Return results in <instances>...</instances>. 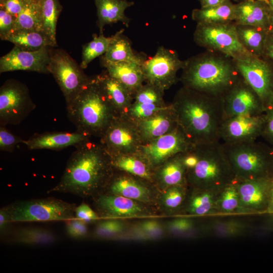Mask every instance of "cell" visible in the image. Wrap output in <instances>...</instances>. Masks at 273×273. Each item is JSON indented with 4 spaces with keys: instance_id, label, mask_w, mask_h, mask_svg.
Segmentation results:
<instances>
[{
    "instance_id": "cell-37",
    "label": "cell",
    "mask_w": 273,
    "mask_h": 273,
    "mask_svg": "<svg viewBox=\"0 0 273 273\" xmlns=\"http://www.w3.org/2000/svg\"><path fill=\"white\" fill-rule=\"evenodd\" d=\"M38 4L43 32L56 47L57 23L62 7L59 0H41Z\"/></svg>"
},
{
    "instance_id": "cell-32",
    "label": "cell",
    "mask_w": 273,
    "mask_h": 273,
    "mask_svg": "<svg viewBox=\"0 0 273 273\" xmlns=\"http://www.w3.org/2000/svg\"><path fill=\"white\" fill-rule=\"evenodd\" d=\"M110 156L115 170L126 172L153 183L154 169L140 153Z\"/></svg>"
},
{
    "instance_id": "cell-18",
    "label": "cell",
    "mask_w": 273,
    "mask_h": 273,
    "mask_svg": "<svg viewBox=\"0 0 273 273\" xmlns=\"http://www.w3.org/2000/svg\"><path fill=\"white\" fill-rule=\"evenodd\" d=\"M49 48L46 47L30 51L15 46L8 53L1 58L0 73L23 70L49 74Z\"/></svg>"
},
{
    "instance_id": "cell-8",
    "label": "cell",
    "mask_w": 273,
    "mask_h": 273,
    "mask_svg": "<svg viewBox=\"0 0 273 273\" xmlns=\"http://www.w3.org/2000/svg\"><path fill=\"white\" fill-rule=\"evenodd\" d=\"M195 42L207 50L221 53L234 60L251 55L240 43L234 22L197 24L193 34Z\"/></svg>"
},
{
    "instance_id": "cell-38",
    "label": "cell",
    "mask_w": 273,
    "mask_h": 273,
    "mask_svg": "<svg viewBox=\"0 0 273 273\" xmlns=\"http://www.w3.org/2000/svg\"><path fill=\"white\" fill-rule=\"evenodd\" d=\"M124 31V29H121L110 37L105 36L103 33H100L98 36L94 34L93 39L82 48L80 66L83 69H85L94 59L103 55L111 43L123 34Z\"/></svg>"
},
{
    "instance_id": "cell-4",
    "label": "cell",
    "mask_w": 273,
    "mask_h": 273,
    "mask_svg": "<svg viewBox=\"0 0 273 273\" xmlns=\"http://www.w3.org/2000/svg\"><path fill=\"white\" fill-rule=\"evenodd\" d=\"M66 110L68 119L77 131L100 139L118 115L95 77L66 104Z\"/></svg>"
},
{
    "instance_id": "cell-3",
    "label": "cell",
    "mask_w": 273,
    "mask_h": 273,
    "mask_svg": "<svg viewBox=\"0 0 273 273\" xmlns=\"http://www.w3.org/2000/svg\"><path fill=\"white\" fill-rule=\"evenodd\" d=\"M241 78L233 59L207 50L185 60L179 79L183 86L221 98Z\"/></svg>"
},
{
    "instance_id": "cell-45",
    "label": "cell",
    "mask_w": 273,
    "mask_h": 273,
    "mask_svg": "<svg viewBox=\"0 0 273 273\" xmlns=\"http://www.w3.org/2000/svg\"><path fill=\"white\" fill-rule=\"evenodd\" d=\"M144 231L148 240H156L162 237L164 228L157 221L154 219L144 220L139 224Z\"/></svg>"
},
{
    "instance_id": "cell-40",
    "label": "cell",
    "mask_w": 273,
    "mask_h": 273,
    "mask_svg": "<svg viewBox=\"0 0 273 273\" xmlns=\"http://www.w3.org/2000/svg\"><path fill=\"white\" fill-rule=\"evenodd\" d=\"M16 30H33L43 32L38 3L27 0L25 8L15 19L12 31Z\"/></svg>"
},
{
    "instance_id": "cell-23",
    "label": "cell",
    "mask_w": 273,
    "mask_h": 273,
    "mask_svg": "<svg viewBox=\"0 0 273 273\" xmlns=\"http://www.w3.org/2000/svg\"><path fill=\"white\" fill-rule=\"evenodd\" d=\"M90 136L78 131H50L35 133L23 144L30 150L49 149L59 151L89 140Z\"/></svg>"
},
{
    "instance_id": "cell-57",
    "label": "cell",
    "mask_w": 273,
    "mask_h": 273,
    "mask_svg": "<svg viewBox=\"0 0 273 273\" xmlns=\"http://www.w3.org/2000/svg\"><path fill=\"white\" fill-rule=\"evenodd\" d=\"M267 1L269 9L270 23L272 30H273V0Z\"/></svg>"
},
{
    "instance_id": "cell-61",
    "label": "cell",
    "mask_w": 273,
    "mask_h": 273,
    "mask_svg": "<svg viewBox=\"0 0 273 273\" xmlns=\"http://www.w3.org/2000/svg\"><path fill=\"white\" fill-rule=\"evenodd\" d=\"M242 1H246V0H242Z\"/></svg>"
},
{
    "instance_id": "cell-53",
    "label": "cell",
    "mask_w": 273,
    "mask_h": 273,
    "mask_svg": "<svg viewBox=\"0 0 273 273\" xmlns=\"http://www.w3.org/2000/svg\"><path fill=\"white\" fill-rule=\"evenodd\" d=\"M265 214L267 215L263 221L261 229L266 231H273V213Z\"/></svg>"
},
{
    "instance_id": "cell-30",
    "label": "cell",
    "mask_w": 273,
    "mask_h": 273,
    "mask_svg": "<svg viewBox=\"0 0 273 273\" xmlns=\"http://www.w3.org/2000/svg\"><path fill=\"white\" fill-rule=\"evenodd\" d=\"M97 8V23L100 33H103L106 25L122 23L126 27L129 25L130 19L126 16V10L134 3L127 0H94Z\"/></svg>"
},
{
    "instance_id": "cell-15",
    "label": "cell",
    "mask_w": 273,
    "mask_h": 273,
    "mask_svg": "<svg viewBox=\"0 0 273 273\" xmlns=\"http://www.w3.org/2000/svg\"><path fill=\"white\" fill-rule=\"evenodd\" d=\"M224 118L258 115L266 111L260 98L242 78L221 98Z\"/></svg>"
},
{
    "instance_id": "cell-49",
    "label": "cell",
    "mask_w": 273,
    "mask_h": 273,
    "mask_svg": "<svg viewBox=\"0 0 273 273\" xmlns=\"http://www.w3.org/2000/svg\"><path fill=\"white\" fill-rule=\"evenodd\" d=\"M27 0H4L0 2V7L15 17H17L23 11Z\"/></svg>"
},
{
    "instance_id": "cell-60",
    "label": "cell",
    "mask_w": 273,
    "mask_h": 273,
    "mask_svg": "<svg viewBox=\"0 0 273 273\" xmlns=\"http://www.w3.org/2000/svg\"><path fill=\"white\" fill-rule=\"evenodd\" d=\"M4 0H0V2H2V1H3Z\"/></svg>"
},
{
    "instance_id": "cell-14",
    "label": "cell",
    "mask_w": 273,
    "mask_h": 273,
    "mask_svg": "<svg viewBox=\"0 0 273 273\" xmlns=\"http://www.w3.org/2000/svg\"><path fill=\"white\" fill-rule=\"evenodd\" d=\"M193 145L178 126L172 131L143 144L138 153L154 169L170 158L188 151Z\"/></svg>"
},
{
    "instance_id": "cell-12",
    "label": "cell",
    "mask_w": 273,
    "mask_h": 273,
    "mask_svg": "<svg viewBox=\"0 0 273 273\" xmlns=\"http://www.w3.org/2000/svg\"><path fill=\"white\" fill-rule=\"evenodd\" d=\"M100 139L110 155L137 153L143 144L136 122L126 114L116 116Z\"/></svg>"
},
{
    "instance_id": "cell-21",
    "label": "cell",
    "mask_w": 273,
    "mask_h": 273,
    "mask_svg": "<svg viewBox=\"0 0 273 273\" xmlns=\"http://www.w3.org/2000/svg\"><path fill=\"white\" fill-rule=\"evenodd\" d=\"M164 92L157 86L146 82L135 94L127 115L136 121L164 108L168 105L164 99Z\"/></svg>"
},
{
    "instance_id": "cell-55",
    "label": "cell",
    "mask_w": 273,
    "mask_h": 273,
    "mask_svg": "<svg viewBox=\"0 0 273 273\" xmlns=\"http://www.w3.org/2000/svg\"><path fill=\"white\" fill-rule=\"evenodd\" d=\"M201 8L212 7L221 4L230 0H198Z\"/></svg>"
},
{
    "instance_id": "cell-41",
    "label": "cell",
    "mask_w": 273,
    "mask_h": 273,
    "mask_svg": "<svg viewBox=\"0 0 273 273\" xmlns=\"http://www.w3.org/2000/svg\"><path fill=\"white\" fill-rule=\"evenodd\" d=\"M239 196L235 180L221 191L216 204L217 215L238 214Z\"/></svg>"
},
{
    "instance_id": "cell-16",
    "label": "cell",
    "mask_w": 273,
    "mask_h": 273,
    "mask_svg": "<svg viewBox=\"0 0 273 273\" xmlns=\"http://www.w3.org/2000/svg\"><path fill=\"white\" fill-rule=\"evenodd\" d=\"M93 198L96 212L103 218L118 219L154 215L147 204L122 196L102 193Z\"/></svg>"
},
{
    "instance_id": "cell-58",
    "label": "cell",
    "mask_w": 273,
    "mask_h": 273,
    "mask_svg": "<svg viewBox=\"0 0 273 273\" xmlns=\"http://www.w3.org/2000/svg\"><path fill=\"white\" fill-rule=\"evenodd\" d=\"M271 169H272V175L273 178V146L271 147Z\"/></svg>"
},
{
    "instance_id": "cell-26",
    "label": "cell",
    "mask_w": 273,
    "mask_h": 273,
    "mask_svg": "<svg viewBox=\"0 0 273 273\" xmlns=\"http://www.w3.org/2000/svg\"><path fill=\"white\" fill-rule=\"evenodd\" d=\"M181 153L178 154L154 169L153 183L162 191L174 186H187V169Z\"/></svg>"
},
{
    "instance_id": "cell-51",
    "label": "cell",
    "mask_w": 273,
    "mask_h": 273,
    "mask_svg": "<svg viewBox=\"0 0 273 273\" xmlns=\"http://www.w3.org/2000/svg\"><path fill=\"white\" fill-rule=\"evenodd\" d=\"M12 222L6 206L0 209V236L2 239L10 231V225Z\"/></svg>"
},
{
    "instance_id": "cell-11",
    "label": "cell",
    "mask_w": 273,
    "mask_h": 273,
    "mask_svg": "<svg viewBox=\"0 0 273 273\" xmlns=\"http://www.w3.org/2000/svg\"><path fill=\"white\" fill-rule=\"evenodd\" d=\"M185 63L176 51L160 46L155 54L147 58L141 65L145 82L165 91L176 83L177 73Z\"/></svg>"
},
{
    "instance_id": "cell-39",
    "label": "cell",
    "mask_w": 273,
    "mask_h": 273,
    "mask_svg": "<svg viewBox=\"0 0 273 273\" xmlns=\"http://www.w3.org/2000/svg\"><path fill=\"white\" fill-rule=\"evenodd\" d=\"M188 188L187 186H174L162 191L158 200L162 209L168 214L181 211L187 197Z\"/></svg>"
},
{
    "instance_id": "cell-56",
    "label": "cell",
    "mask_w": 273,
    "mask_h": 273,
    "mask_svg": "<svg viewBox=\"0 0 273 273\" xmlns=\"http://www.w3.org/2000/svg\"><path fill=\"white\" fill-rule=\"evenodd\" d=\"M270 213H273V178L269 188L268 195V203L265 214Z\"/></svg>"
},
{
    "instance_id": "cell-36",
    "label": "cell",
    "mask_w": 273,
    "mask_h": 273,
    "mask_svg": "<svg viewBox=\"0 0 273 273\" xmlns=\"http://www.w3.org/2000/svg\"><path fill=\"white\" fill-rule=\"evenodd\" d=\"M4 40L10 41L15 46L25 51H33L43 47H55L53 42L43 32L38 31L13 30Z\"/></svg>"
},
{
    "instance_id": "cell-24",
    "label": "cell",
    "mask_w": 273,
    "mask_h": 273,
    "mask_svg": "<svg viewBox=\"0 0 273 273\" xmlns=\"http://www.w3.org/2000/svg\"><path fill=\"white\" fill-rule=\"evenodd\" d=\"M234 23L272 30L267 0H246L236 4Z\"/></svg>"
},
{
    "instance_id": "cell-6",
    "label": "cell",
    "mask_w": 273,
    "mask_h": 273,
    "mask_svg": "<svg viewBox=\"0 0 273 273\" xmlns=\"http://www.w3.org/2000/svg\"><path fill=\"white\" fill-rule=\"evenodd\" d=\"M237 181L271 177V147L255 141L221 143Z\"/></svg>"
},
{
    "instance_id": "cell-19",
    "label": "cell",
    "mask_w": 273,
    "mask_h": 273,
    "mask_svg": "<svg viewBox=\"0 0 273 273\" xmlns=\"http://www.w3.org/2000/svg\"><path fill=\"white\" fill-rule=\"evenodd\" d=\"M272 178L236 181L239 196L238 214H265Z\"/></svg>"
},
{
    "instance_id": "cell-29",
    "label": "cell",
    "mask_w": 273,
    "mask_h": 273,
    "mask_svg": "<svg viewBox=\"0 0 273 273\" xmlns=\"http://www.w3.org/2000/svg\"><path fill=\"white\" fill-rule=\"evenodd\" d=\"M2 239L6 243L26 246L50 245L58 237L49 229L39 226H25L10 230Z\"/></svg>"
},
{
    "instance_id": "cell-50",
    "label": "cell",
    "mask_w": 273,
    "mask_h": 273,
    "mask_svg": "<svg viewBox=\"0 0 273 273\" xmlns=\"http://www.w3.org/2000/svg\"><path fill=\"white\" fill-rule=\"evenodd\" d=\"M108 233V239H113L123 232L124 224L117 218H107L104 220Z\"/></svg>"
},
{
    "instance_id": "cell-20",
    "label": "cell",
    "mask_w": 273,
    "mask_h": 273,
    "mask_svg": "<svg viewBox=\"0 0 273 273\" xmlns=\"http://www.w3.org/2000/svg\"><path fill=\"white\" fill-rule=\"evenodd\" d=\"M150 184L153 183L114 169L102 193L122 196L148 204L154 198Z\"/></svg>"
},
{
    "instance_id": "cell-28",
    "label": "cell",
    "mask_w": 273,
    "mask_h": 273,
    "mask_svg": "<svg viewBox=\"0 0 273 273\" xmlns=\"http://www.w3.org/2000/svg\"><path fill=\"white\" fill-rule=\"evenodd\" d=\"M107 72L135 95L145 82L141 64L131 62L101 61Z\"/></svg>"
},
{
    "instance_id": "cell-44",
    "label": "cell",
    "mask_w": 273,
    "mask_h": 273,
    "mask_svg": "<svg viewBox=\"0 0 273 273\" xmlns=\"http://www.w3.org/2000/svg\"><path fill=\"white\" fill-rule=\"evenodd\" d=\"M25 140L17 136L6 127L0 125V150L12 152L18 144L23 143Z\"/></svg>"
},
{
    "instance_id": "cell-34",
    "label": "cell",
    "mask_w": 273,
    "mask_h": 273,
    "mask_svg": "<svg viewBox=\"0 0 273 273\" xmlns=\"http://www.w3.org/2000/svg\"><path fill=\"white\" fill-rule=\"evenodd\" d=\"M147 58L144 54L133 50L128 38L122 34L111 43L106 52L102 56L101 61L131 62L142 65Z\"/></svg>"
},
{
    "instance_id": "cell-10",
    "label": "cell",
    "mask_w": 273,
    "mask_h": 273,
    "mask_svg": "<svg viewBox=\"0 0 273 273\" xmlns=\"http://www.w3.org/2000/svg\"><path fill=\"white\" fill-rule=\"evenodd\" d=\"M36 108L27 86L10 79L0 88V125H18Z\"/></svg>"
},
{
    "instance_id": "cell-54",
    "label": "cell",
    "mask_w": 273,
    "mask_h": 273,
    "mask_svg": "<svg viewBox=\"0 0 273 273\" xmlns=\"http://www.w3.org/2000/svg\"><path fill=\"white\" fill-rule=\"evenodd\" d=\"M132 231V235L136 239L143 241L148 240L146 234L139 224L134 227Z\"/></svg>"
},
{
    "instance_id": "cell-1",
    "label": "cell",
    "mask_w": 273,
    "mask_h": 273,
    "mask_svg": "<svg viewBox=\"0 0 273 273\" xmlns=\"http://www.w3.org/2000/svg\"><path fill=\"white\" fill-rule=\"evenodd\" d=\"M58 183L49 190L85 198L103 191L114 169L110 155L100 143L90 139L76 146Z\"/></svg>"
},
{
    "instance_id": "cell-2",
    "label": "cell",
    "mask_w": 273,
    "mask_h": 273,
    "mask_svg": "<svg viewBox=\"0 0 273 273\" xmlns=\"http://www.w3.org/2000/svg\"><path fill=\"white\" fill-rule=\"evenodd\" d=\"M171 104L179 127L192 144L219 142L220 127L224 119L221 98L183 86Z\"/></svg>"
},
{
    "instance_id": "cell-52",
    "label": "cell",
    "mask_w": 273,
    "mask_h": 273,
    "mask_svg": "<svg viewBox=\"0 0 273 273\" xmlns=\"http://www.w3.org/2000/svg\"><path fill=\"white\" fill-rule=\"evenodd\" d=\"M273 65V30L268 32L262 57Z\"/></svg>"
},
{
    "instance_id": "cell-48",
    "label": "cell",
    "mask_w": 273,
    "mask_h": 273,
    "mask_svg": "<svg viewBox=\"0 0 273 273\" xmlns=\"http://www.w3.org/2000/svg\"><path fill=\"white\" fill-rule=\"evenodd\" d=\"M265 120L261 136L273 145V105L264 113Z\"/></svg>"
},
{
    "instance_id": "cell-59",
    "label": "cell",
    "mask_w": 273,
    "mask_h": 273,
    "mask_svg": "<svg viewBox=\"0 0 273 273\" xmlns=\"http://www.w3.org/2000/svg\"><path fill=\"white\" fill-rule=\"evenodd\" d=\"M29 1L33 3H39L41 0H29Z\"/></svg>"
},
{
    "instance_id": "cell-27",
    "label": "cell",
    "mask_w": 273,
    "mask_h": 273,
    "mask_svg": "<svg viewBox=\"0 0 273 273\" xmlns=\"http://www.w3.org/2000/svg\"><path fill=\"white\" fill-rule=\"evenodd\" d=\"M221 190L189 188L181 211L192 217L217 215L216 201Z\"/></svg>"
},
{
    "instance_id": "cell-46",
    "label": "cell",
    "mask_w": 273,
    "mask_h": 273,
    "mask_svg": "<svg viewBox=\"0 0 273 273\" xmlns=\"http://www.w3.org/2000/svg\"><path fill=\"white\" fill-rule=\"evenodd\" d=\"M75 217L87 224L99 220L100 216L88 204L82 202L75 208Z\"/></svg>"
},
{
    "instance_id": "cell-31",
    "label": "cell",
    "mask_w": 273,
    "mask_h": 273,
    "mask_svg": "<svg viewBox=\"0 0 273 273\" xmlns=\"http://www.w3.org/2000/svg\"><path fill=\"white\" fill-rule=\"evenodd\" d=\"M204 235L218 238H236L245 236L253 231V226L239 219H215L202 225Z\"/></svg>"
},
{
    "instance_id": "cell-47",
    "label": "cell",
    "mask_w": 273,
    "mask_h": 273,
    "mask_svg": "<svg viewBox=\"0 0 273 273\" xmlns=\"http://www.w3.org/2000/svg\"><path fill=\"white\" fill-rule=\"evenodd\" d=\"M16 17L3 8L0 9V37L4 40L12 30Z\"/></svg>"
},
{
    "instance_id": "cell-9",
    "label": "cell",
    "mask_w": 273,
    "mask_h": 273,
    "mask_svg": "<svg viewBox=\"0 0 273 273\" xmlns=\"http://www.w3.org/2000/svg\"><path fill=\"white\" fill-rule=\"evenodd\" d=\"M48 68L59 86L66 104L73 100L92 79L84 73L80 65L62 49H50Z\"/></svg>"
},
{
    "instance_id": "cell-5",
    "label": "cell",
    "mask_w": 273,
    "mask_h": 273,
    "mask_svg": "<svg viewBox=\"0 0 273 273\" xmlns=\"http://www.w3.org/2000/svg\"><path fill=\"white\" fill-rule=\"evenodd\" d=\"M196 146L199 159L187 170L189 188L221 190L235 180L219 142Z\"/></svg>"
},
{
    "instance_id": "cell-43",
    "label": "cell",
    "mask_w": 273,
    "mask_h": 273,
    "mask_svg": "<svg viewBox=\"0 0 273 273\" xmlns=\"http://www.w3.org/2000/svg\"><path fill=\"white\" fill-rule=\"evenodd\" d=\"M65 221L66 233L70 238L83 240L88 237L89 231L86 223L75 217Z\"/></svg>"
},
{
    "instance_id": "cell-13",
    "label": "cell",
    "mask_w": 273,
    "mask_h": 273,
    "mask_svg": "<svg viewBox=\"0 0 273 273\" xmlns=\"http://www.w3.org/2000/svg\"><path fill=\"white\" fill-rule=\"evenodd\" d=\"M234 60L242 78L257 93L266 110L273 105V65L253 55Z\"/></svg>"
},
{
    "instance_id": "cell-33",
    "label": "cell",
    "mask_w": 273,
    "mask_h": 273,
    "mask_svg": "<svg viewBox=\"0 0 273 273\" xmlns=\"http://www.w3.org/2000/svg\"><path fill=\"white\" fill-rule=\"evenodd\" d=\"M236 4L231 0L221 4L193 10L192 18L197 24H216L234 23Z\"/></svg>"
},
{
    "instance_id": "cell-35",
    "label": "cell",
    "mask_w": 273,
    "mask_h": 273,
    "mask_svg": "<svg viewBox=\"0 0 273 273\" xmlns=\"http://www.w3.org/2000/svg\"><path fill=\"white\" fill-rule=\"evenodd\" d=\"M236 25L238 38L242 45L251 55L262 57L269 31L252 25Z\"/></svg>"
},
{
    "instance_id": "cell-22",
    "label": "cell",
    "mask_w": 273,
    "mask_h": 273,
    "mask_svg": "<svg viewBox=\"0 0 273 273\" xmlns=\"http://www.w3.org/2000/svg\"><path fill=\"white\" fill-rule=\"evenodd\" d=\"M135 122L143 144L156 139L178 127L176 114L171 103L150 117Z\"/></svg>"
},
{
    "instance_id": "cell-7",
    "label": "cell",
    "mask_w": 273,
    "mask_h": 273,
    "mask_svg": "<svg viewBox=\"0 0 273 273\" xmlns=\"http://www.w3.org/2000/svg\"><path fill=\"white\" fill-rule=\"evenodd\" d=\"M5 206L13 223L66 221L75 218L77 205L50 197L16 201Z\"/></svg>"
},
{
    "instance_id": "cell-25",
    "label": "cell",
    "mask_w": 273,
    "mask_h": 273,
    "mask_svg": "<svg viewBox=\"0 0 273 273\" xmlns=\"http://www.w3.org/2000/svg\"><path fill=\"white\" fill-rule=\"evenodd\" d=\"M99 87L118 115L126 114L134 95L105 70L95 76Z\"/></svg>"
},
{
    "instance_id": "cell-17",
    "label": "cell",
    "mask_w": 273,
    "mask_h": 273,
    "mask_svg": "<svg viewBox=\"0 0 273 273\" xmlns=\"http://www.w3.org/2000/svg\"><path fill=\"white\" fill-rule=\"evenodd\" d=\"M264 120V113L224 118L219 130L220 140L225 144L255 141L261 136Z\"/></svg>"
},
{
    "instance_id": "cell-42",
    "label": "cell",
    "mask_w": 273,
    "mask_h": 273,
    "mask_svg": "<svg viewBox=\"0 0 273 273\" xmlns=\"http://www.w3.org/2000/svg\"><path fill=\"white\" fill-rule=\"evenodd\" d=\"M167 231L171 234L179 237L203 235L202 226H197L192 216L176 217L167 223Z\"/></svg>"
}]
</instances>
